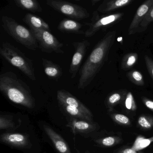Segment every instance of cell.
I'll return each mask as SVG.
<instances>
[{
    "label": "cell",
    "instance_id": "1",
    "mask_svg": "<svg viewBox=\"0 0 153 153\" xmlns=\"http://www.w3.org/2000/svg\"><path fill=\"white\" fill-rule=\"evenodd\" d=\"M116 36L115 30L108 32L94 47L79 71V89H85L99 73L108 59Z\"/></svg>",
    "mask_w": 153,
    "mask_h": 153
},
{
    "label": "cell",
    "instance_id": "2",
    "mask_svg": "<svg viewBox=\"0 0 153 153\" xmlns=\"http://www.w3.org/2000/svg\"><path fill=\"white\" fill-rule=\"evenodd\" d=\"M0 91L14 103L29 109L35 106V100L29 86L12 71L0 76Z\"/></svg>",
    "mask_w": 153,
    "mask_h": 153
},
{
    "label": "cell",
    "instance_id": "3",
    "mask_svg": "<svg viewBox=\"0 0 153 153\" xmlns=\"http://www.w3.org/2000/svg\"><path fill=\"white\" fill-rule=\"evenodd\" d=\"M1 56L10 64L19 69L31 80H36L33 61L20 50L8 42H4L0 48Z\"/></svg>",
    "mask_w": 153,
    "mask_h": 153
},
{
    "label": "cell",
    "instance_id": "4",
    "mask_svg": "<svg viewBox=\"0 0 153 153\" xmlns=\"http://www.w3.org/2000/svg\"><path fill=\"white\" fill-rule=\"evenodd\" d=\"M2 26L15 41L31 51H36L39 45L31 30L19 24L16 20L7 16L1 17Z\"/></svg>",
    "mask_w": 153,
    "mask_h": 153
},
{
    "label": "cell",
    "instance_id": "5",
    "mask_svg": "<svg viewBox=\"0 0 153 153\" xmlns=\"http://www.w3.org/2000/svg\"><path fill=\"white\" fill-rule=\"evenodd\" d=\"M124 16V13L121 12L100 16L98 11L95 10L91 22L88 24V28L85 32L84 35L86 37H91L100 30H104L116 24L122 19Z\"/></svg>",
    "mask_w": 153,
    "mask_h": 153
},
{
    "label": "cell",
    "instance_id": "6",
    "mask_svg": "<svg viewBox=\"0 0 153 153\" xmlns=\"http://www.w3.org/2000/svg\"><path fill=\"white\" fill-rule=\"evenodd\" d=\"M46 2L54 10L73 20H83L90 16V14L85 8L74 3L62 0H47Z\"/></svg>",
    "mask_w": 153,
    "mask_h": 153
},
{
    "label": "cell",
    "instance_id": "7",
    "mask_svg": "<svg viewBox=\"0 0 153 153\" xmlns=\"http://www.w3.org/2000/svg\"><path fill=\"white\" fill-rule=\"evenodd\" d=\"M30 30L34 35L39 44V48L42 51L47 53H64L62 49L63 44L61 43L51 32L43 30Z\"/></svg>",
    "mask_w": 153,
    "mask_h": 153
},
{
    "label": "cell",
    "instance_id": "8",
    "mask_svg": "<svg viewBox=\"0 0 153 153\" xmlns=\"http://www.w3.org/2000/svg\"><path fill=\"white\" fill-rule=\"evenodd\" d=\"M90 45L89 41L86 40L73 43L75 52L72 57L69 70L71 79H74L76 76L80 69L82 61Z\"/></svg>",
    "mask_w": 153,
    "mask_h": 153
},
{
    "label": "cell",
    "instance_id": "9",
    "mask_svg": "<svg viewBox=\"0 0 153 153\" xmlns=\"http://www.w3.org/2000/svg\"><path fill=\"white\" fill-rule=\"evenodd\" d=\"M0 140L2 143L18 148L28 149L32 146L28 135L23 133H2L0 136Z\"/></svg>",
    "mask_w": 153,
    "mask_h": 153
},
{
    "label": "cell",
    "instance_id": "10",
    "mask_svg": "<svg viewBox=\"0 0 153 153\" xmlns=\"http://www.w3.org/2000/svg\"><path fill=\"white\" fill-rule=\"evenodd\" d=\"M66 126L75 134H88L100 128L97 123L71 117Z\"/></svg>",
    "mask_w": 153,
    "mask_h": 153
},
{
    "label": "cell",
    "instance_id": "11",
    "mask_svg": "<svg viewBox=\"0 0 153 153\" xmlns=\"http://www.w3.org/2000/svg\"><path fill=\"white\" fill-rule=\"evenodd\" d=\"M153 5V0L144 1L137 10L128 29V35H131L138 32L140 24Z\"/></svg>",
    "mask_w": 153,
    "mask_h": 153
},
{
    "label": "cell",
    "instance_id": "12",
    "mask_svg": "<svg viewBox=\"0 0 153 153\" xmlns=\"http://www.w3.org/2000/svg\"><path fill=\"white\" fill-rule=\"evenodd\" d=\"M57 100L59 103L76 107L81 110L86 114L93 118V115L90 110L84 105L76 97L64 89H60L57 91Z\"/></svg>",
    "mask_w": 153,
    "mask_h": 153
},
{
    "label": "cell",
    "instance_id": "13",
    "mask_svg": "<svg viewBox=\"0 0 153 153\" xmlns=\"http://www.w3.org/2000/svg\"><path fill=\"white\" fill-rule=\"evenodd\" d=\"M43 128L47 136L52 141L57 150L60 153H71L68 145L59 134L48 125L44 124Z\"/></svg>",
    "mask_w": 153,
    "mask_h": 153
},
{
    "label": "cell",
    "instance_id": "14",
    "mask_svg": "<svg viewBox=\"0 0 153 153\" xmlns=\"http://www.w3.org/2000/svg\"><path fill=\"white\" fill-rule=\"evenodd\" d=\"M133 0H105L97 8L98 12L106 14L130 5Z\"/></svg>",
    "mask_w": 153,
    "mask_h": 153
},
{
    "label": "cell",
    "instance_id": "15",
    "mask_svg": "<svg viewBox=\"0 0 153 153\" xmlns=\"http://www.w3.org/2000/svg\"><path fill=\"white\" fill-rule=\"evenodd\" d=\"M45 73L51 80L57 81L61 77L63 71L61 67L47 59H42Z\"/></svg>",
    "mask_w": 153,
    "mask_h": 153
},
{
    "label": "cell",
    "instance_id": "16",
    "mask_svg": "<svg viewBox=\"0 0 153 153\" xmlns=\"http://www.w3.org/2000/svg\"><path fill=\"white\" fill-rule=\"evenodd\" d=\"M128 91L123 89L116 90L110 93L105 100V105L108 112L113 111L114 107L119 104H122Z\"/></svg>",
    "mask_w": 153,
    "mask_h": 153
},
{
    "label": "cell",
    "instance_id": "17",
    "mask_svg": "<svg viewBox=\"0 0 153 153\" xmlns=\"http://www.w3.org/2000/svg\"><path fill=\"white\" fill-rule=\"evenodd\" d=\"M83 25L73 19H64L62 20L58 27L60 32L76 34H85V32L81 30Z\"/></svg>",
    "mask_w": 153,
    "mask_h": 153
},
{
    "label": "cell",
    "instance_id": "18",
    "mask_svg": "<svg viewBox=\"0 0 153 153\" xmlns=\"http://www.w3.org/2000/svg\"><path fill=\"white\" fill-rule=\"evenodd\" d=\"M23 20L29 26L30 29L43 30L51 32L50 26L41 17L31 13H27L23 19Z\"/></svg>",
    "mask_w": 153,
    "mask_h": 153
},
{
    "label": "cell",
    "instance_id": "19",
    "mask_svg": "<svg viewBox=\"0 0 153 153\" xmlns=\"http://www.w3.org/2000/svg\"><path fill=\"white\" fill-rule=\"evenodd\" d=\"M14 2L18 7L24 10L33 13L42 11V7L36 0H15Z\"/></svg>",
    "mask_w": 153,
    "mask_h": 153
},
{
    "label": "cell",
    "instance_id": "20",
    "mask_svg": "<svg viewBox=\"0 0 153 153\" xmlns=\"http://www.w3.org/2000/svg\"><path fill=\"white\" fill-rule=\"evenodd\" d=\"M59 105L61 106L64 111L68 114H69L71 118H77L89 121H94L93 118L88 116L79 109L62 103L59 102Z\"/></svg>",
    "mask_w": 153,
    "mask_h": 153
},
{
    "label": "cell",
    "instance_id": "21",
    "mask_svg": "<svg viewBox=\"0 0 153 153\" xmlns=\"http://www.w3.org/2000/svg\"><path fill=\"white\" fill-rule=\"evenodd\" d=\"M122 141V137L117 135L107 136L104 137L97 139L94 140L97 146L105 148L115 146L121 143Z\"/></svg>",
    "mask_w": 153,
    "mask_h": 153
},
{
    "label": "cell",
    "instance_id": "22",
    "mask_svg": "<svg viewBox=\"0 0 153 153\" xmlns=\"http://www.w3.org/2000/svg\"><path fill=\"white\" fill-rule=\"evenodd\" d=\"M138 57V54L137 53H129L125 54L122 60V69L124 71L130 69L137 63Z\"/></svg>",
    "mask_w": 153,
    "mask_h": 153
},
{
    "label": "cell",
    "instance_id": "23",
    "mask_svg": "<svg viewBox=\"0 0 153 153\" xmlns=\"http://www.w3.org/2000/svg\"><path fill=\"white\" fill-rule=\"evenodd\" d=\"M137 126L144 131L153 128V116L148 114H141L137 120Z\"/></svg>",
    "mask_w": 153,
    "mask_h": 153
},
{
    "label": "cell",
    "instance_id": "24",
    "mask_svg": "<svg viewBox=\"0 0 153 153\" xmlns=\"http://www.w3.org/2000/svg\"><path fill=\"white\" fill-rule=\"evenodd\" d=\"M126 75L129 80L134 85L139 86H143L145 85L143 75L138 71H131Z\"/></svg>",
    "mask_w": 153,
    "mask_h": 153
},
{
    "label": "cell",
    "instance_id": "25",
    "mask_svg": "<svg viewBox=\"0 0 153 153\" xmlns=\"http://www.w3.org/2000/svg\"><path fill=\"white\" fill-rule=\"evenodd\" d=\"M111 119L115 123L121 126H130L131 125L130 119L126 115L117 113H109Z\"/></svg>",
    "mask_w": 153,
    "mask_h": 153
},
{
    "label": "cell",
    "instance_id": "26",
    "mask_svg": "<svg viewBox=\"0 0 153 153\" xmlns=\"http://www.w3.org/2000/svg\"><path fill=\"white\" fill-rule=\"evenodd\" d=\"M123 105L128 112H134L137 109V105L131 92L128 91Z\"/></svg>",
    "mask_w": 153,
    "mask_h": 153
},
{
    "label": "cell",
    "instance_id": "27",
    "mask_svg": "<svg viewBox=\"0 0 153 153\" xmlns=\"http://www.w3.org/2000/svg\"><path fill=\"white\" fill-rule=\"evenodd\" d=\"M16 128V124L13 120L12 116L9 115H1L0 116V129H13Z\"/></svg>",
    "mask_w": 153,
    "mask_h": 153
},
{
    "label": "cell",
    "instance_id": "28",
    "mask_svg": "<svg viewBox=\"0 0 153 153\" xmlns=\"http://www.w3.org/2000/svg\"><path fill=\"white\" fill-rule=\"evenodd\" d=\"M153 22V5L149 10L144 19L140 24L138 33L146 31L149 25Z\"/></svg>",
    "mask_w": 153,
    "mask_h": 153
},
{
    "label": "cell",
    "instance_id": "29",
    "mask_svg": "<svg viewBox=\"0 0 153 153\" xmlns=\"http://www.w3.org/2000/svg\"><path fill=\"white\" fill-rule=\"evenodd\" d=\"M139 138V139H137L136 140L135 143H134V145H133L134 146L131 147V148H133L135 147H137L134 149L135 150H136V149L137 148H138V149H141L146 147L153 141V137L150 138V139H143V141H142L140 138Z\"/></svg>",
    "mask_w": 153,
    "mask_h": 153
},
{
    "label": "cell",
    "instance_id": "30",
    "mask_svg": "<svg viewBox=\"0 0 153 153\" xmlns=\"http://www.w3.org/2000/svg\"><path fill=\"white\" fill-rule=\"evenodd\" d=\"M144 59L147 70L153 80V60L147 55L144 56Z\"/></svg>",
    "mask_w": 153,
    "mask_h": 153
},
{
    "label": "cell",
    "instance_id": "31",
    "mask_svg": "<svg viewBox=\"0 0 153 153\" xmlns=\"http://www.w3.org/2000/svg\"><path fill=\"white\" fill-rule=\"evenodd\" d=\"M115 153H143V152L136 151L128 146L123 147L118 149Z\"/></svg>",
    "mask_w": 153,
    "mask_h": 153
},
{
    "label": "cell",
    "instance_id": "32",
    "mask_svg": "<svg viewBox=\"0 0 153 153\" xmlns=\"http://www.w3.org/2000/svg\"><path fill=\"white\" fill-rule=\"evenodd\" d=\"M141 100L144 105L153 112V101L145 97H141Z\"/></svg>",
    "mask_w": 153,
    "mask_h": 153
},
{
    "label": "cell",
    "instance_id": "33",
    "mask_svg": "<svg viewBox=\"0 0 153 153\" xmlns=\"http://www.w3.org/2000/svg\"><path fill=\"white\" fill-rule=\"evenodd\" d=\"M101 1V0H92L91 3H92V6H94L96 4H97V3L100 2Z\"/></svg>",
    "mask_w": 153,
    "mask_h": 153
},
{
    "label": "cell",
    "instance_id": "34",
    "mask_svg": "<svg viewBox=\"0 0 153 153\" xmlns=\"http://www.w3.org/2000/svg\"><path fill=\"white\" fill-rule=\"evenodd\" d=\"M85 153H90V152H89L88 150H86V151H85Z\"/></svg>",
    "mask_w": 153,
    "mask_h": 153
}]
</instances>
